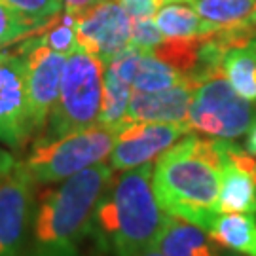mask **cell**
I'll use <instances>...</instances> for the list:
<instances>
[{"instance_id":"cell-13","label":"cell","mask_w":256,"mask_h":256,"mask_svg":"<svg viewBox=\"0 0 256 256\" xmlns=\"http://www.w3.org/2000/svg\"><path fill=\"white\" fill-rule=\"evenodd\" d=\"M194 90V84L184 82L160 92H133L129 101V122H160L188 126Z\"/></svg>"},{"instance_id":"cell-30","label":"cell","mask_w":256,"mask_h":256,"mask_svg":"<svg viewBox=\"0 0 256 256\" xmlns=\"http://www.w3.org/2000/svg\"><path fill=\"white\" fill-rule=\"evenodd\" d=\"M138 256H164V254H162L156 247H150V248H146L144 252H140Z\"/></svg>"},{"instance_id":"cell-5","label":"cell","mask_w":256,"mask_h":256,"mask_svg":"<svg viewBox=\"0 0 256 256\" xmlns=\"http://www.w3.org/2000/svg\"><path fill=\"white\" fill-rule=\"evenodd\" d=\"M116 131L101 124L61 137H36L23 162L36 184L61 182L92 165L102 164L116 142Z\"/></svg>"},{"instance_id":"cell-10","label":"cell","mask_w":256,"mask_h":256,"mask_svg":"<svg viewBox=\"0 0 256 256\" xmlns=\"http://www.w3.org/2000/svg\"><path fill=\"white\" fill-rule=\"evenodd\" d=\"M78 48L106 64L131 44L133 19L118 0H97L76 18Z\"/></svg>"},{"instance_id":"cell-11","label":"cell","mask_w":256,"mask_h":256,"mask_svg":"<svg viewBox=\"0 0 256 256\" xmlns=\"http://www.w3.org/2000/svg\"><path fill=\"white\" fill-rule=\"evenodd\" d=\"M190 131V126L180 124L131 122L116 135V142L108 156L110 167L114 171H126L152 164Z\"/></svg>"},{"instance_id":"cell-4","label":"cell","mask_w":256,"mask_h":256,"mask_svg":"<svg viewBox=\"0 0 256 256\" xmlns=\"http://www.w3.org/2000/svg\"><path fill=\"white\" fill-rule=\"evenodd\" d=\"M104 63L84 50L66 55L61 90L40 137L54 138L99 124Z\"/></svg>"},{"instance_id":"cell-24","label":"cell","mask_w":256,"mask_h":256,"mask_svg":"<svg viewBox=\"0 0 256 256\" xmlns=\"http://www.w3.org/2000/svg\"><path fill=\"white\" fill-rule=\"evenodd\" d=\"M133 19V32H131V44L129 46L138 52H150L162 40L164 34L158 30L154 18H131Z\"/></svg>"},{"instance_id":"cell-8","label":"cell","mask_w":256,"mask_h":256,"mask_svg":"<svg viewBox=\"0 0 256 256\" xmlns=\"http://www.w3.org/2000/svg\"><path fill=\"white\" fill-rule=\"evenodd\" d=\"M36 182L23 162L0 178V256H21L27 243Z\"/></svg>"},{"instance_id":"cell-1","label":"cell","mask_w":256,"mask_h":256,"mask_svg":"<svg viewBox=\"0 0 256 256\" xmlns=\"http://www.w3.org/2000/svg\"><path fill=\"white\" fill-rule=\"evenodd\" d=\"M226 138L182 137L156 160L152 184L165 214L209 232L220 214V167Z\"/></svg>"},{"instance_id":"cell-26","label":"cell","mask_w":256,"mask_h":256,"mask_svg":"<svg viewBox=\"0 0 256 256\" xmlns=\"http://www.w3.org/2000/svg\"><path fill=\"white\" fill-rule=\"evenodd\" d=\"M230 30H232L234 36L238 38L239 44H247L248 40L256 38V0L250 14L243 21H239L236 25H230Z\"/></svg>"},{"instance_id":"cell-25","label":"cell","mask_w":256,"mask_h":256,"mask_svg":"<svg viewBox=\"0 0 256 256\" xmlns=\"http://www.w3.org/2000/svg\"><path fill=\"white\" fill-rule=\"evenodd\" d=\"M124 8L128 10L131 18H154L160 6H164V0H118Z\"/></svg>"},{"instance_id":"cell-9","label":"cell","mask_w":256,"mask_h":256,"mask_svg":"<svg viewBox=\"0 0 256 256\" xmlns=\"http://www.w3.org/2000/svg\"><path fill=\"white\" fill-rule=\"evenodd\" d=\"M34 129L30 124L27 101V63L25 55L2 52L0 55V142L21 150Z\"/></svg>"},{"instance_id":"cell-27","label":"cell","mask_w":256,"mask_h":256,"mask_svg":"<svg viewBox=\"0 0 256 256\" xmlns=\"http://www.w3.org/2000/svg\"><path fill=\"white\" fill-rule=\"evenodd\" d=\"M97 0H63V10L70 16H80L82 12H86L88 8H92Z\"/></svg>"},{"instance_id":"cell-15","label":"cell","mask_w":256,"mask_h":256,"mask_svg":"<svg viewBox=\"0 0 256 256\" xmlns=\"http://www.w3.org/2000/svg\"><path fill=\"white\" fill-rule=\"evenodd\" d=\"M154 23L164 38H203L218 32L220 25L203 19L182 2H169L154 14Z\"/></svg>"},{"instance_id":"cell-16","label":"cell","mask_w":256,"mask_h":256,"mask_svg":"<svg viewBox=\"0 0 256 256\" xmlns=\"http://www.w3.org/2000/svg\"><path fill=\"white\" fill-rule=\"evenodd\" d=\"M209 234L220 247L243 256H256V214L222 212L210 226Z\"/></svg>"},{"instance_id":"cell-19","label":"cell","mask_w":256,"mask_h":256,"mask_svg":"<svg viewBox=\"0 0 256 256\" xmlns=\"http://www.w3.org/2000/svg\"><path fill=\"white\" fill-rule=\"evenodd\" d=\"M184 82H190V80L182 72H178L174 66L158 59L156 55L148 52H140L131 88L133 92H160V90H167V88H173Z\"/></svg>"},{"instance_id":"cell-17","label":"cell","mask_w":256,"mask_h":256,"mask_svg":"<svg viewBox=\"0 0 256 256\" xmlns=\"http://www.w3.org/2000/svg\"><path fill=\"white\" fill-rule=\"evenodd\" d=\"M133 88L112 66L104 64L102 74V106L99 124L120 133L129 122V101Z\"/></svg>"},{"instance_id":"cell-14","label":"cell","mask_w":256,"mask_h":256,"mask_svg":"<svg viewBox=\"0 0 256 256\" xmlns=\"http://www.w3.org/2000/svg\"><path fill=\"white\" fill-rule=\"evenodd\" d=\"M154 247L164 256H222L220 245L207 230L171 214H165Z\"/></svg>"},{"instance_id":"cell-7","label":"cell","mask_w":256,"mask_h":256,"mask_svg":"<svg viewBox=\"0 0 256 256\" xmlns=\"http://www.w3.org/2000/svg\"><path fill=\"white\" fill-rule=\"evenodd\" d=\"M16 50L25 55V63H27L28 114L36 138L44 133L50 114L59 97L66 55L44 46L36 34H32L27 40L23 38Z\"/></svg>"},{"instance_id":"cell-22","label":"cell","mask_w":256,"mask_h":256,"mask_svg":"<svg viewBox=\"0 0 256 256\" xmlns=\"http://www.w3.org/2000/svg\"><path fill=\"white\" fill-rule=\"evenodd\" d=\"M4 6L44 28L63 10V0H0Z\"/></svg>"},{"instance_id":"cell-23","label":"cell","mask_w":256,"mask_h":256,"mask_svg":"<svg viewBox=\"0 0 256 256\" xmlns=\"http://www.w3.org/2000/svg\"><path fill=\"white\" fill-rule=\"evenodd\" d=\"M38 30L42 28L0 2V48L14 42H21L23 38L36 34Z\"/></svg>"},{"instance_id":"cell-18","label":"cell","mask_w":256,"mask_h":256,"mask_svg":"<svg viewBox=\"0 0 256 256\" xmlns=\"http://www.w3.org/2000/svg\"><path fill=\"white\" fill-rule=\"evenodd\" d=\"M222 72L238 95L256 102V42L230 48L222 59Z\"/></svg>"},{"instance_id":"cell-28","label":"cell","mask_w":256,"mask_h":256,"mask_svg":"<svg viewBox=\"0 0 256 256\" xmlns=\"http://www.w3.org/2000/svg\"><path fill=\"white\" fill-rule=\"evenodd\" d=\"M16 164H18V162H16V158L10 154V152H6V150H2V148H0V178L8 173L10 169H12Z\"/></svg>"},{"instance_id":"cell-33","label":"cell","mask_w":256,"mask_h":256,"mask_svg":"<svg viewBox=\"0 0 256 256\" xmlns=\"http://www.w3.org/2000/svg\"><path fill=\"white\" fill-rule=\"evenodd\" d=\"M254 42H256V38H254Z\"/></svg>"},{"instance_id":"cell-6","label":"cell","mask_w":256,"mask_h":256,"mask_svg":"<svg viewBox=\"0 0 256 256\" xmlns=\"http://www.w3.org/2000/svg\"><path fill=\"white\" fill-rule=\"evenodd\" d=\"M256 122V102L236 93L222 70L196 86L188 112V126L210 138L236 140Z\"/></svg>"},{"instance_id":"cell-32","label":"cell","mask_w":256,"mask_h":256,"mask_svg":"<svg viewBox=\"0 0 256 256\" xmlns=\"http://www.w3.org/2000/svg\"><path fill=\"white\" fill-rule=\"evenodd\" d=\"M0 55H2V52H0Z\"/></svg>"},{"instance_id":"cell-12","label":"cell","mask_w":256,"mask_h":256,"mask_svg":"<svg viewBox=\"0 0 256 256\" xmlns=\"http://www.w3.org/2000/svg\"><path fill=\"white\" fill-rule=\"evenodd\" d=\"M218 209L220 212L256 214V160L234 140H224Z\"/></svg>"},{"instance_id":"cell-29","label":"cell","mask_w":256,"mask_h":256,"mask_svg":"<svg viewBox=\"0 0 256 256\" xmlns=\"http://www.w3.org/2000/svg\"><path fill=\"white\" fill-rule=\"evenodd\" d=\"M245 135H247V138H245V150H247L248 154L256 156V122L250 126V129Z\"/></svg>"},{"instance_id":"cell-2","label":"cell","mask_w":256,"mask_h":256,"mask_svg":"<svg viewBox=\"0 0 256 256\" xmlns=\"http://www.w3.org/2000/svg\"><path fill=\"white\" fill-rule=\"evenodd\" d=\"M110 180V164H97L55 186L48 184L34 202L21 256H82L95 205Z\"/></svg>"},{"instance_id":"cell-20","label":"cell","mask_w":256,"mask_h":256,"mask_svg":"<svg viewBox=\"0 0 256 256\" xmlns=\"http://www.w3.org/2000/svg\"><path fill=\"white\" fill-rule=\"evenodd\" d=\"M190 4L203 19L220 27H230L247 18L254 0H192Z\"/></svg>"},{"instance_id":"cell-31","label":"cell","mask_w":256,"mask_h":256,"mask_svg":"<svg viewBox=\"0 0 256 256\" xmlns=\"http://www.w3.org/2000/svg\"><path fill=\"white\" fill-rule=\"evenodd\" d=\"M169 2H192V0H164V4H169Z\"/></svg>"},{"instance_id":"cell-21","label":"cell","mask_w":256,"mask_h":256,"mask_svg":"<svg viewBox=\"0 0 256 256\" xmlns=\"http://www.w3.org/2000/svg\"><path fill=\"white\" fill-rule=\"evenodd\" d=\"M74 25H76V16H70L66 12L59 14L42 28V34L38 36V40L54 52L70 55L72 52L78 50L76 27Z\"/></svg>"},{"instance_id":"cell-3","label":"cell","mask_w":256,"mask_h":256,"mask_svg":"<svg viewBox=\"0 0 256 256\" xmlns=\"http://www.w3.org/2000/svg\"><path fill=\"white\" fill-rule=\"evenodd\" d=\"M152 164L126 169L95 205L90 236L110 256H138L154 247L165 212L152 184Z\"/></svg>"}]
</instances>
